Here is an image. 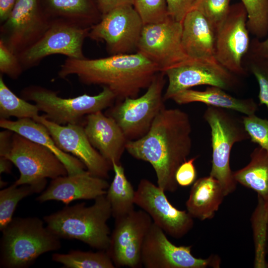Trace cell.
<instances>
[{
  "label": "cell",
  "instance_id": "cell-1",
  "mask_svg": "<svg viewBox=\"0 0 268 268\" xmlns=\"http://www.w3.org/2000/svg\"><path fill=\"white\" fill-rule=\"evenodd\" d=\"M191 133L185 112L165 107L144 136L127 141L126 150L133 157L149 162L155 172L157 185L165 192L173 193L179 186L176 171L191 151Z\"/></svg>",
  "mask_w": 268,
  "mask_h": 268
},
{
  "label": "cell",
  "instance_id": "cell-2",
  "mask_svg": "<svg viewBox=\"0 0 268 268\" xmlns=\"http://www.w3.org/2000/svg\"><path fill=\"white\" fill-rule=\"evenodd\" d=\"M160 72L157 66L141 53L117 54L96 59L67 58L58 76L65 78L75 75L82 83L107 87L122 101L136 98L147 88Z\"/></svg>",
  "mask_w": 268,
  "mask_h": 268
},
{
  "label": "cell",
  "instance_id": "cell-3",
  "mask_svg": "<svg viewBox=\"0 0 268 268\" xmlns=\"http://www.w3.org/2000/svg\"><path fill=\"white\" fill-rule=\"evenodd\" d=\"M112 209L105 195L97 197L94 203L84 202L68 206L45 215L48 229L60 239L77 240L98 250L107 251L110 241L107 221Z\"/></svg>",
  "mask_w": 268,
  "mask_h": 268
},
{
  "label": "cell",
  "instance_id": "cell-4",
  "mask_svg": "<svg viewBox=\"0 0 268 268\" xmlns=\"http://www.w3.org/2000/svg\"><path fill=\"white\" fill-rule=\"evenodd\" d=\"M44 221L37 217L13 218L1 231L0 268H27L43 254L61 248L60 239Z\"/></svg>",
  "mask_w": 268,
  "mask_h": 268
},
{
  "label": "cell",
  "instance_id": "cell-5",
  "mask_svg": "<svg viewBox=\"0 0 268 268\" xmlns=\"http://www.w3.org/2000/svg\"><path fill=\"white\" fill-rule=\"evenodd\" d=\"M230 110L207 106L203 118L211 131L212 165L209 175L222 186L225 196L233 193L237 182L230 167V155L236 143L250 139L242 118Z\"/></svg>",
  "mask_w": 268,
  "mask_h": 268
},
{
  "label": "cell",
  "instance_id": "cell-6",
  "mask_svg": "<svg viewBox=\"0 0 268 268\" xmlns=\"http://www.w3.org/2000/svg\"><path fill=\"white\" fill-rule=\"evenodd\" d=\"M96 95L87 94L72 98H62L58 92L39 85H30L21 90V96L26 100L35 102L44 116L61 125L81 124L88 114L110 107L116 100L114 93L107 87Z\"/></svg>",
  "mask_w": 268,
  "mask_h": 268
},
{
  "label": "cell",
  "instance_id": "cell-7",
  "mask_svg": "<svg viewBox=\"0 0 268 268\" xmlns=\"http://www.w3.org/2000/svg\"><path fill=\"white\" fill-rule=\"evenodd\" d=\"M0 157L10 160L19 170L20 177L14 182L17 186L47 184V178L67 175L64 165L52 151L14 132L8 145L0 150Z\"/></svg>",
  "mask_w": 268,
  "mask_h": 268
},
{
  "label": "cell",
  "instance_id": "cell-8",
  "mask_svg": "<svg viewBox=\"0 0 268 268\" xmlns=\"http://www.w3.org/2000/svg\"><path fill=\"white\" fill-rule=\"evenodd\" d=\"M165 76L164 72H158L143 95L119 101L106 115L116 121L128 140L144 136L158 114L165 108L162 95Z\"/></svg>",
  "mask_w": 268,
  "mask_h": 268
},
{
  "label": "cell",
  "instance_id": "cell-9",
  "mask_svg": "<svg viewBox=\"0 0 268 268\" xmlns=\"http://www.w3.org/2000/svg\"><path fill=\"white\" fill-rule=\"evenodd\" d=\"M90 27H83L63 20H53L34 44L17 55L24 71L37 66L46 57L63 55L67 58L83 60L84 40Z\"/></svg>",
  "mask_w": 268,
  "mask_h": 268
},
{
  "label": "cell",
  "instance_id": "cell-10",
  "mask_svg": "<svg viewBox=\"0 0 268 268\" xmlns=\"http://www.w3.org/2000/svg\"><path fill=\"white\" fill-rule=\"evenodd\" d=\"M143 22L132 5L117 7L90 27L88 37L104 42L111 55L133 53L137 49Z\"/></svg>",
  "mask_w": 268,
  "mask_h": 268
},
{
  "label": "cell",
  "instance_id": "cell-11",
  "mask_svg": "<svg viewBox=\"0 0 268 268\" xmlns=\"http://www.w3.org/2000/svg\"><path fill=\"white\" fill-rule=\"evenodd\" d=\"M182 23L169 16L165 20L143 25L136 52L154 63L160 72L190 60L182 45Z\"/></svg>",
  "mask_w": 268,
  "mask_h": 268
},
{
  "label": "cell",
  "instance_id": "cell-12",
  "mask_svg": "<svg viewBox=\"0 0 268 268\" xmlns=\"http://www.w3.org/2000/svg\"><path fill=\"white\" fill-rule=\"evenodd\" d=\"M192 246H176L166 234L152 223L142 247L141 262L145 268H219L221 260L217 255L198 258L191 253Z\"/></svg>",
  "mask_w": 268,
  "mask_h": 268
},
{
  "label": "cell",
  "instance_id": "cell-13",
  "mask_svg": "<svg viewBox=\"0 0 268 268\" xmlns=\"http://www.w3.org/2000/svg\"><path fill=\"white\" fill-rule=\"evenodd\" d=\"M247 19L243 3H235L230 6L226 18L215 31V59L235 75L247 73L243 61L251 43Z\"/></svg>",
  "mask_w": 268,
  "mask_h": 268
},
{
  "label": "cell",
  "instance_id": "cell-14",
  "mask_svg": "<svg viewBox=\"0 0 268 268\" xmlns=\"http://www.w3.org/2000/svg\"><path fill=\"white\" fill-rule=\"evenodd\" d=\"M52 21L38 0H17L7 19L0 24V40L17 55L36 42Z\"/></svg>",
  "mask_w": 268,
  "mask_h": 268
},
{
  "label": "cell",
  "instance_id": "cell-15",
  "mask_svg": "<svg viewBox=\"0 0 268 268\" xmlns=\"http://www.w3.org/2000/svg\"><path fill=\"white\" fill-rule=\"evenodd\" d=\"M115 220L107 252L116 268L140 267L142 245L153 223L151 217L142 209L134 210Z\"/></svg>",
  "mask_w": 268,
  "mask_h": 268
},
{
  "label": "cell",
  "instance_id": "cell-16",
  "mask_svg": "<svg viewBox=\"0 0 268 268\" xmlns=\"http://www.w3.org/2000/svg\"><path fill=\"white\" fill-rule=\"evenodd\" d=\"M165 192L158 185L142 179L135 190L134 204L147 213L166 234L175 239L182 238L193 228L194 218L187 210L172 205Z\"/></svg>",
  "mask_w": 268,
  "mask_h": 268
},
{
  "label": "cell",
  "instance_id": "cell-17",
  "mask_svg": "<svg viewBox=\"0 0 268 268\" xmlns=\"http://www.w3.org/2000/svg\"><path fill=\"white\" fill-rule=\"evenodd\" d=\"M168 84L163 95L165 101L177 93L196 86L206 85L233 90L238 84L236 75L217 61L190 60L166 70Z\"/></svg>",
  "mask_w": 268,
  "mask_h": 268
},
{
  "label": "cell",
  "instance_id": "cell-18",
  "mask_svg": "<svg viewBox=\"0 0 268 268\" xmlns=\"http://www.w3.org/2000/svg\"><path fill=\"white\" fill-rule=\"evenodd\" d=\"M33 119L44 125L58 147L78 159L90 174L104 179L108 177L113 166L91 144L81 124L61 125L44 115H38Z\"/></svg>",
  "mask_w": 268,
  "mask_h": 268
},
{
  "label": "cell",
  "instance_id": "cell-19",
  "mask_svg": "<svg viewBox=\"0 0 268 268\" xmlns=\"http://www.w3.org/2000/svg\"><path fill=\"white\" fill-rule=\"evenodd\" d=\"M109 186L105 179L93 176L86 171L81 174L67 175L52 179L48 187L36 200L40 203L53 200L68 205L75 200H94L105 195Z\"/></svg>",
  "mask_w": 268,
  "mask_h": 268
},
{
  "label": "cell",
  "instance_id": "cell-20",
  "mask_svg": "<svg viewBox=\"0 0 268 268\" xmlns=\"http://www.w3.org/2000/svg\"><path fill=\"white\" fill-rule=\"evenodd\" d=\"M85 118L84 129L91 144L112 166L113 162L120 163L128 140L116 121L102 111Z\"/></svg>",
  "mask_w": 268,
  "mask_h": 268
},
{
  "label": "cell",
  "instance_id": "cell-21",
  "mask_svg": "<svg viewBox=\"0 0 268 268\" xmlns=\"http://www.w3.org/2000/svg\"><path fill=\"white\" fill-rule=\"evenodd\" d=\"M182 23V45L186 55L194 60L216 61L215 32L202 14L193 9Z\"/></svg>",
  "mask_w": 268,
  "mask_h": 268
},
{
  "label": "cell",
  "instance_id": "cell-22",
  "mask_svg": "<svg viewBox=\"0 0 268 268\" xmlns=\"http://www.w3.org/2000/svg\"><path fill=\"white\" fill-rule=\"evenodd\" d=\"M0 128L11 131L42 145L52 151L63 163L68 175L85 172L84 164L78 159L60 149L50 135L47 128L33 119L25 118L11 121L0 119Z\"/></svg>",
  "mask_w": 268,
  "mask_h": 268
},
{
  "label": "cell",
  "instance_id": "cell-23",
  "mask_svg": "<svg viewBox=\"0 0 268 268\" xmlns=\"http://www.w3.org/2000/svg\"><path fill=\"white\" fill-rule=\"evenodd\" d=\"M51 20H63L83 27L98 23L102 14L95 0H38Z\"/></svg>",
  "mask_w": 268,
  "mask_h": 268
},
{
  "label": "cell",
  "instance_id": "cell-24",
  "mask_svg": "<svg viewBox=\"0 0 268 268\" xmlns=\"http://www.w3.org/2000/svg\"><path fill=\"white\" fill-rule=\"evenodd\" d=\"M171 99L180 105L199 102L207 106L235 111L245 115L254 114L258 110V105L253 99L236 98L220 87L212 86H208L203 91L186 89Z\"/></svg>",
  "mask_w": 268,
  "mask_h": 268
},
{
  "label": "cell",
  "instance_id": "cell-25",
  "mask_svg": "<svg viewBox=\"0 0 268 268\" xmlns=\"http://www.w3.org/2000/svg\"><path fill=\"white\" fill-rule=\"evenodd\" d=\"M225 196L216 179L210 175L200 178L195 181L191 189L186 202L187 211L193 218L200 220L211 219Z\"/></svg>",
  "mask_w": 268,
  "mask_h": 268
},
{
  "label": "cell",
  "instance_id": "cell-26",
  "mask_svg": "<svg viewBox=\"0 0 268 268\" xmlns=\"http://www.w3.org/2000/svg\"><path fill=\"white\" fill-rule=\"evenodd\" d=\"M237 183L257 192L268 208V151L258 146L244 167L233 171Z\"/></svg>",
  "mask_w": 268,
  "mask_h": 268
},
{
  "label": "cell",
  "instance_id": "cell-27",
  "mask_svg": "<svg viewBox=\"0 0 268 268\" xmlns=\"http://www.w3.org/2000/svg\"><path fill=\"white\" fill-rule=\"evenodd\" d=\"M112 166L114 177L106 197L111 205L112 216L116 220L134 210L135 191L127 179L122 164L113 162Z\"/></svg>",
  "mask_w": 268,
  "mask_h": 268
},
{
  "label": "cell",
  "instance_id": "cell-28",
  "mask_svg": "<svg viewBox=\"0 0 268 268\" xmlns=\"http://www.w3.org/2000/svg\"><path fill=\"white\" fill-rule=\"evenodd\" d=\"M46 184L16 185L14 183L0 191V231L1 232L13 219L18 202L34 194L42 193Z\"/></svg>",
  "mask_w": 268,
  "mask_h": 268
},
{
  "label": "cell",
  "instance_id": "cell-29",
  "mask_svg": "<svg viewBox=\"0 0 268 268\" xmlns=\"http://www.w3.org/2000/svg\"><path fill=\"white\" fill-rule=\"evenodd\" d=\"M52 259L66 268H116L106 251L94 252L71 250L67 254L54 253Z\"/></svg>",
  "mask_w": 268,
  "mask_h": 268
},
{
  "label": "cell",
  "instance_id": "cell-30",
  "mask_svg": "<svg viewBox=\"0 0 268 268\" xmlns=\"http://www.w3.org/2000/svg\"><path fill=\"white\" fill-rule=\"evenodd\" d=\"M39 111L35 104L17 97L4 83L2 74H0V119L11 117L34 119L39 115Z\"/></svg>",
  "mask_w": 268,
  "mask_h": 268
},
{
  "label": "cell",
  "instance_id": "cell-31",
  "mask_svg": "<svg viewBox=\"0 0 268 268\" xmlns=\"http://www.w3.org/2000/svg\"><path fill=\"white\" fill-rule=\"evenodd\" d=\"M258 204L251 218L255 246L254 266L267 268V241L268 224V208L263 200L258 196Z\"/></svg>",
  "mask_w": 268,
  "mask_h": 268
},
{
  "label": "cell",
  "instance_id": "cell-32",
  "mask_svg": "<svg viewBox=\"0 0 268 268\" xmlns=\"http://www.w3.org/2000/svg\"><path fill=\"white\" fill-rule=\"evenodd\" d=\"M243 63L246 71L251 72L258 83L260 104L268 108V57L259 55L249 48Z\"/></svg>",
  "mask_w": 268,
  "mask_h": 268
},
{
  "label": "cell",
  "instance_id": "cell-33",
  "mask_svg": "<svg viewBox=\"0 0 268 268\" xmlns=\"http://www.w3.org/2000/svg\"><path fill=\"white\" fill-rule=\"evenodd\" d=\"M248 15L250 33L259 39L268 35V0H241Z\"/></svg>",
  "mask_w": 268,
  "mask_h": 268
},
{
  "label": "cell",
  "instance_id": "cell-34",
  "mask_svg": "<svg viewBox=\"0 0 268 268\" xmlns=\"http://www.w3.org/2000/svg\"><path fill=\"white\" fill-rule=\"evenodd\" d=\"M231 0H197L193 9L205 18L215 32L226 18Z\"/></svg>",
  "mask_w": 268,
  "mask_h": 268
},
{
  "label": "cell",
  "instance_id": "cell-35",
  "mask_svg": "<svg viewBox=\"0 0 268 268\" xmlns=\"http://www.w3.org/2000/svg\"><path fill=\"white\" fill-rule=\"evenodd\" d=\"M134 6L144 25L161 22L169 17L166 0H134Z\"/></svg>",
  "mask_w": 268,
  "mask_h": 268
},
{
  "label": "cell",
  "instance_id": "cell-36",
  "mask_svg": "<svg viewBox=\"0 0 268 268\" xmlns=\"http://www.w3.org/2000/svg\"><path fill=\"white\" fill-rule=\"evenodd\" d=\"M251 141L268 151V120L255 114L242 117Z\"/></svg>",
  "mask_w": 268,
  "mask_h": 268
},
{
  "label": "cell",
  "instance_id": "cell-37",
  "mask_svg": "<svg viewBox=\"0 0 268 268\" xmlns=\"http://www.w3.org/2000/svg\"><path fill=\"white\" fill-rule=\"evenodd\" d=\"M24 70L17 55L13 53L0 40V72L9 78L16 79Z\"/></svg>",
  "mask_w": 268,
  "mask_h": 268
},
{
  "label": "cell",
  "instance_id": "cell-38",
  "mask_svg": "<svg viewBox=\"0 0 268 268\" xmlns=\"http://www.w3.org/2000/svg\"><path fill=\"white\" fill-rule=\"evenodd\" d=\"M196 159L197 157H194L186 160L177 169L175 179L179 186L188 187L195 182L197 172L194 162Z\"/></svg>",
  "mask_w": 268,
  "mask_h": 268
},
{
  "label": "cell",
  "instance_id": "cell-39",
  "mask_svg": "<svg viewBox=\"0 0 268 268\" xmlns=\"http://www.w3.org/2000/svg\"><path fill=\"white\" fill-rule=\"evenodd\" d=\"M197 0H166L168 13L174 20L182 22L187 13L192 10Z\"/></svg>",
  "mask_w": 268,
  "mask_h": 268
},
{
  "label": "cell",
  "instance_id": "cell-40",
  "mask_svg": "<svg viewBox=\"0 0 268 268\" xmlns=\"http://www.w3.org/2000/svg\"><path fill=\"white\" fill-rule=\"evenodd\" d=\"M95 1L102 15L117 7L124 5H134V0H95Z\"/></svg>",
  "mask_w": 268,
  "mask_h": 268
},
{
  "label": "cell",
  "instance_id": "cell-41",
  "mask_svg": "<svg viewBox=\"0 0 268 268\" xmlns=\"http://www.w3.org/2000/svg\"><path fill=\"white\" fill-rule=\"evenodd\" d=\"M249 48L259 55L268 57V37L263 41L255 37L251 41Z\"/></svg>",
  "mask_w": 268,
  "mask_h": 268
},
{
  "label": "cell",
  "instance_id": "cell-42",
  "mask_svg": "<svg viewBox=\"0 0 268 268\" xmlns=\"http://www.w3.org/2000/svg\"><path fill=\"white\" fill-rule=\"evenodd\" d=\"M17 0H0V23L5 21L9 16Z\"/></svg>",
  "mask_w": 268,
  "mask_h": 268
},
{
  "label": "cell",
  "instance_id": "cell-43",
  "mask_svg": "<svg viewBox=\"0 0 268 268\" xmlns=\"http://www.w3.org/2000/svg\"><path fill=\"white\" fill-rule=\"evenodd\" d=\"M12 162L8 159L0 157V173L9 174L11 173L12 168Z\"/></svg>",
  "mask_w": 268,
  "mask_h": 268
},
{
  "label": "cell",
  "instance_id": "cell-44",
  "mask_svg": "<svg viewBox=\"0 0 268 268\" xmlns=\"http://www.w3.org/2000/svg\"><path fill=\"white\" fill-rule=\"evenodd\" d=\"M7 183L6 182H4L3 181V180H1V179H0V187L1 188H3V187H4L5 186H6L7 185Z\"/></svg>",
  "mask_w": 268,
  "mask_h": 268
},
{
  "label": "cell",
  "instance_id": "cell-45",
  "mask_svg": "<svg viewBox=\"0 0 268 268\" xmlns=\"http://www.w3.org/2000/svg\"><path fill=\"white\" fill-rule=\"evenodd\" d=\"M267 254H268V224L267 241ZM267 268H268V260L267 261Z\"/></svg>",
  "mask_w": 268,
  "mask_h": 268
}]
</instances>
